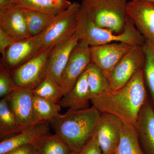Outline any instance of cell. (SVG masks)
Listing matches in <instances>:
<instances>
[{"label": "cell", "mask_w": 154, "mask_h": 154, "mask_svg": "<svg viewBox=\"0 0 154 154\" xmlns=\"http://www.w3.org/2000/svg\"><path fill=\"white\" fill-rule=\"evenodd\" d=\"M143 69L116 91L91 99V104L102 113L111 114L123 123L133 125L148 100Z\"/></svg>", "instance_id": "obj_1"}, {"label": "cell", "mask_w": 154, "mask_h": 154, "mask_svg": "<svg viewBox=\"0 0 154 154\" xmlns=\"http://www.w3.org/2000/svg\"><path fill=\"white\" fill-rule=\"evenodd\" d=\"M102 114L93 106L83 110H68L49 123L71 152L78 153L96 132Z\"/></svg>", "instance_id": "obj_2"}, {"label": "cell", "mask_w": 154, "mask_h": 154, "mask_svg": "<svg viewBox=\"0 0 154 154\" xmlns=\"http://www.w3.org/2000/svg\"><path fill=\"white\" fill-rule=\"evenodd\" d=\"M79 41L90 46L122 42L132 46L144 45L145 39L127 17L124 30L116 34L107 29L100 28L94 23L81 5L79 13L76 32Z\"/></svg>", "instance_id": "obj_3"}, {"label": "cell", "mask_w": 154, "mask_h": 154, "mask_svg": "<svg viewBox=\"0 0 154 154\" xmlns=\"http://www.w3.org/2000/svg\"><path fill=\"white\" fill-rule=\"evenodd\" d=\"M129 0H82L81 5L98 27L119 34L124 30Z\"/></svg>", "instance_id": "obj_4"}, {"label": "cell", "mask_w": 154, "mask_h": 154, "mask_svg": "<svg viewBox=\"0 0 154 154\" xmlns=\"http://www.w3.org/2000/svg\"><path fill=\"white\" fill-rule=\"evenodd\" d=\"M81 4L74 2L66 10L56 15L44 32L36 36L41 51L60 44L76 32Z\"/></svg>", "instance_id": "obj_5"}, {"label": "cell", "mask_w": 154, "mask_h": 154, "mask_svg": "<svg viewBox=\"0 0 154 154\" xmlns=\"http://www.w3.org/2000/svg\"><path fill=\"white\" fill-rule=\"evenodd\" d=\"M52 49L42 51L11 71L16 86L33 90L42 82L45 78L48 60Z\"/></svg>", "instance_id": "obj_6"}, {"label": "cell", "mask_w": 154, "mask_h": 154, "mask_svg": "<svg viewBox=\"0 0 154 154\" xmlns=\"http://www.w3.org/2000/svg\"><path fill=\"white\" fill-rule=\"evenodd\" d=\"M143 46H133L107 76L113 91L123 87L143 69L146 58Z\"/></svg>", "instance_id": "obj_7"}, {"label": "cell", "mask_w": 154, "mask_h": 154, "mask_svg": "<svg viewBox=\"0 0 154 154\" xmlns=\"http://www.w3.org/2000/svg\"><path fill=\"white\" fill-rule=\"evenodd\" d=\"M127 17L143 36L145 43L154 50V2L146 0H130Z\"/></svg>", "instance_id": "obj_8"}, {"label": "cell", "mask_w": 154, "mask_h": 154, "mask_svg": "<svg viewBox=\"0 0 154 154\" xmlns=\"http://www.w3.org/2000/svg\"><path fill=\"white\" fill-rule=\"evenodd\" d=\"M91 63L90 46L82 41H79L72 51L61 76L60 85L63 96L73 88Z\"/></svg>", "instance_id": "obj_9"}, {"label": "cell", "mask_w": 154, "mask_h": 154, "mask_svg": "<svg viewBox=\"0 0 154 154\" xmlns=\"http://www.w3.org/2000/svg\"><path fill=\"white\" fill-rule=\"evenodd\" d=\"M7 96L11 110L23 130L39 122L33 110V90L19 88Z\"/></svg>", "instance_id": "obj_10"}, {"label": "cell", "mask_w": 154, "mask_h": 154, "mask_svg": "<svg viewBox=\"0 0 154 154\" xmlns=\"http://www.w3.org/2000/svg\"><path fill=\"white\" fill-rule=\"evenodd\" d=\"M132 47L130 45L122 42L90 46L91 62L97 66L107 77Z\"/></svg>", "instance_id": "obj_11"}, {"label": "cell", "mask_w": 154, "mask_h": 154, "mask_svg": "<svg viewBox=\"0 0 154 154\" xmlns=\"http://www.w3.org/2000/svg\"><path fill=\"white\" fill-rule=\"evenodd\" d=\"M123 122L114 116L102 113L95 134L104 154H115Z\"/></svg>", "instance_id": "obj_12"}, {"label": "cell", "mask_w": 154, "mask_h": 154, "mask_svg": "<svg viewBox=\"0 0 154 154\" xmlns=\"http://www.w3.org/2000/svg\"><path fill=\"white\" fill-rule=\"evenodd\" d=\"M79 41V37L75 33L66 41L53 48L48 60L45 78L49 77L60 85L62 74L72 51Z\"/></svg>", "instance_id": "obj_13"}, {"label": "cell", "mask_w": 154, "mask_h": 154, "mask_svg": "<svg viewBox=\"0 0 154 154\" xmlns=\"http://www.w3.org/2000/svg\"><path fill=\"white\" fill-rule=\"evenodd\" d=\"M42 51L36 36L17 41L8 48L1 63L11 71Z\"/></svg>", "instance_id": "obj_14"}, {"label": "cell", "mask_w": 154, "mask_h": 154, "mask_svg": "<svg viewBox=\"0 0 154 154\" xmlns=\"http://www.w3.org/2000/svg\"><path fill=\"white\" fill-rule=\"evenodd\" d=\"M0 29L17 41L31 38L22 8L18 4L0 9Z\"/></svg>", "instance_id": "obj_15"}, {"label": "cell", "mask_w": 154, "mask_h": 154, "mask_svg": "<svg viewBox=\"0 0 154 154\" xmlns=\"http://www.w3.org/2000/svg\"><path fill=\"white\" fill-rule=\"evenodd\" d=\"M145 154H154V104L149 100L144 104L134 124Z\"/></svg>", "instance_id": "obj_16"}, {"label": "cell", "mask_w": 154, "mask_h": 154, "mask_svg": "<svg viewBox=\"0 0 154 154\" xmlns=\"http://www.w3.org/2000/svg\"><path fill=\"white\" fill-rule=\"evenodd\" d=\"M50 134L49 122H38L18 134L1 141L0 154H7L26 145H33L41 138Z\"/></svg>", "instance_id": "obj_17"}, {"label": "cell", "mask_w": 154, "mask_h": 154, "mask_svg": "<svg viewBox=\"0 0 154 154\" xmlns=\"http://www.w3.org/2000/svg\"><path fill=\"white\" fill-rule=\"evenodd\" d=\"M90 102L91 94L85 70L73 88L63 97L58 104L61 107L68 108L69 110H76L89 108Z\"/></svg>", "instance_id": "obj_18"}, {"label": "cell", "mask_w": 154, "mask_h": 154, "mask_svg": "<svg viewBox=\"0 0 154 154\" xmlns=\"http://www.w3.org/2000/svg\"><path fill=\"white\" fill-rule=\"evenodd\" d=\"M9 105L8 96L0 101V139L11 137L23 131Z\"/></svg>", "instance_id": "obj_19"}, {"label": "cell", "mask_w": 154, "mask_h": 154, "mask_svg": "<svg viewBox=\"0 0 154 154\" xmlns=\"http://www.w3.org/2000/svg\"><path fill=\"white\" fill-rule=\"evenodd\" d=\"M22 11L28 32L31 37L38 36L44 32L56 16L42 11L23 8Z\"/></svg>", "instance_id": "obj_20"}, {"label": "cell", "mask_w": 154, "mask_h": 154, "mask_svg": "<svg viewBox=\"0 0 154 154\" xmlns=\"http://www.w3.org/2000/svg\"><path fill=\"white\" fill-rule=\"evenodd\" d=\"M86 70L91 99L113 91L107 77L95 64L91 63Z\"/></svg>", "instance_id": "obj_21"}, {"label": "cell", "mask_w": 154, "mask_h": 154, "mask_svg": "<svg viewBox=\"0 0 154 154\" xmlns=\"http://www.w3.org/2000/svg\"><path fill=\"white\" fill-rule=\"evenodd\" d=\"M116 154H145L133 125L123 123L120 142Z\"/></svg>", "instance_id": "obj_22"}, {"label": "cell", "mask_w": 154, "mask_h": 154, "mask_svg": "<svg viewBox=\"0 0 154 154\" xmlns=\"http://www.w3.org/2000/svg\"><path fill=\"white\" fill-rule=\"evenodd\" d=\"M19 6L25 9L42 11L57 15L70 6L68 0H17Z\"/></svg>", "instance_id": "obj_23"}, {"label": "cell", "mask_w": 154, "mask_h": 154, "mask_svg": "<svg viewBox=\"0 0 154 154\" xmlns=\"http://www.w3.org/2000/svg\"><path fill=\"white\" fill-rule=\"evenodd\" d=\"M38 154H70L65 143L57 134H51L41 138L33 145Z\"/></svg>", "instance_id": "obj_24"}, {"label": "cell", "mask_w": 154, "mask_h": 154, "mask_svg": "<svg viewBox=\"0 0 154 154\" xmlns=\"http://www.w3.org/2000/svg\"><path fill=\"white\" fill-rule=\"evenodd\" d=\"M33 107L38 122H48L60 114L61 107L58 103L41 97L34 96Z\"/></svg>", "instance_id": "obj_25"}, {"label": "cell", "mask_w": 154, "mask_h": 154, "mask_svg": "<svg viewBox=\"0 0 154 154\" xmlns=\"http://www.w3.org/2000/svg\"><path fill=\"white\" fill-rule=\"evenodd\" d=\"M34 96L58 103L63 96L59 84L49 77H46L36 88L33 90Z\"/></svg>", "instance_id": "obj_26"}, {"label": "cell", "mask_w": 154, "mask_h": 154, "mask_svg": "<svg viewBox=\"0 0 154 154\" xmlns=\"http://www.w3.org/2000/svg\"><path fill=\"white\" fill-rule=\"evenodd\" d=\"M143 47L146 57L143 69L144 78L154 104V50L146 43Z\"/></svg>", "instance_id": "obj_27"}, {"label": "cell", "mask_w": 154, "mask_h": 154, "mask_svg": "<svg viewBox=\"0 0 154 154\" xmlns=\"http://www.w3.org/2000/svg\"><path fill=\"white\" fill-rule=\"evenodd\" d=\"M19 88L16 86L11 77V71L1 63L0 70V97L9 96Z\"/></svg>", "instance_id": "obj_28"}, {"label": "cell", "mask_w": 154, "mask_h": 154, "mask_svg": "<svg viewBox=\"0 0 154 154\" xmlns=\"http://www.w3.org/2000/svg\"><path fill=\"white\" fill-rule=\"evenodd\" d=\"M78 154H104L95 134L81 149Z\"/></svg>", "instance_id": "obj_29"}, {"label": "cell", "mask_w": 154, "mask_h": 154, "mask_svg": "<svg viewBox=\"0 0 154 154\" xmlns=\"http://www.w3.org/2000/svg\"><path fill=\"white\" fill-rule=\"evenodd\" d=\"M17 41L11 35L0 29V52L2 55V59H4L6 51L8 48Z\"/></svg>", "instance_id": "obj_30"}, {"label": "cell", "mask_w": 154, "mask_h": 154, "mask_svg": "<svg viewBox=\"0 0 154 154\" xmlns=\"http://www.w3.org/2000/svg\"><path fill=\"white\" fill-rule=\"evenodd\" d=\"M7 154H38L34 149L33 145L22 146Z\"/></svg>", "instance_id": "obj_31"}, {"label": "cell", "mask_w": 154, "mask_h": 154, "mask_svg": "<svg viewBox=\"0 0 154 154\" xmlns=\"http://www.w3.org/2000/svg\"><path fill=\"white\" fill-rule=\"evenodd\" d=\"M18 4L17 0H0V9Z\"/></svg>", "instance_id": "obj_32"}, {"label": "cell", "mask_w": 154, "mask_h": 154, "mask_svg": "<svg viewBox=\"0 0 154 154\" xmlns=\"http://www.w3.org/2000/svg\"><path fill=\"white\" fill-rule=\"evenodd\" d=\"M146 1H150V2H154V0H146Z\"/></svg>", "instance_id": "obj_33"}, {"label": "cell", "mask_w": 154, "mask_h": 154, "mask_svg": "<svg viewBox=\"0 0 154 154\" xmlns=\"http://www.w3.org/2000/svg\"><path fill=\"white\" fill-rule=\"evenodd\" d=\"M70 154H78V153L72 152Z\"/></svg>", "instance_id": "obj_34"}, {"label": "cell", "mask_w": 154, "mask_h": 154, "mask_svg": "<svg viewBox=\"0 0 154 154\" xmlns=\"http://www.w3.org/2000/svg\"></svg>", "instance_id": "obj_35"}]
</instances>
